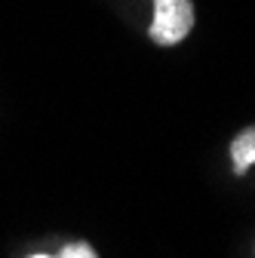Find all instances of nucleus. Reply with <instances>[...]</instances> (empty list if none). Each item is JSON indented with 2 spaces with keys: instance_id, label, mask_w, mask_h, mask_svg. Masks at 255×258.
<instances>
[{
  "instance_id": "4",
  "label": "nucleus",
  "mask_w": 255,
  "mask_h": 258,
  "mask_svg": "<svg viewBox=\"0 0 255 258\" xmlns=\"http://www.w3.org/2000/svg\"><path fill=\"white\" fill-rule=\"evenodd\" d=\"M31 258H52V255H31Z\"/></svg>"
},
{
  "instance_id": "2",
  "label": "nucleus",
  "mask_w": 255,
  "mask_h": 258,
  "mask_svg": "<svg viewBox=\"0 0 255 258\" xmlns=\"http://www.w3.org/2000/svg\"><path fill=\"white\" fill-rule=\"evenodd\" d=\"M231 169L234 175H246L255 166V123L240 129V133L231 139Z\"/></svg>"
},
{
  "instance_id": "3",
  "label": "nucleus",
  "mask_w": 255,
  "mask_h": 258,
  "mask_svg": "<svg viewBox=\"0 0 255 258\" xmlns=\"http://www.w3.org/2000/svg\"><path fill=\"white\" fill-rule=\"evenodd\" d=\"M55 258H99V255H95V249H92L89 243L74 240V243H68V246H61V252H58Z\"/></svg>"
},
{
  "instance_id": "1",
  "label": "nucleus",
  "mask_w": 255,
  "mask_h": 258,
  "mask_svg": "<svg viewBox=\"0 0 255 258\" xmlns=\"http://www.w3.org/2000/svg\"><path fill=\"white\" fill-rule=\"evenodd\" d=\"M194 28V4L190 0H154V19L148 34L157 46L181 43Z\"/></svg>"
}]
</instances>
